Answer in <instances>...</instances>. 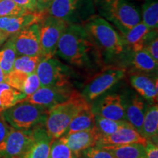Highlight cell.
I'll use <instances>...</instances> for the list:
<instances>
[{"label":"cell","mask_w":158,"mask_h":158,"mask_svg":"<svg viewBox=\"0 0 158 158\" xmlns=\"http://www.w3.org/2000/svg\"><path fill=\"white\" fill-rule=\"evenodd\" d=\"M8 42L19 56H41L40 23H34L10 36Z\"/></svg>","instance_id":"8fae6325"},{"label":"cell","mask_w":158,"mask_h":158,"mask_svg":"<svg viewBox=\"0 0 158 158\" xmlns=\"http://www.w3.org/2000/svg\"><path fill=\"white\" fill-rule=\"evenodd\" d=\"M130 83L138 94L152 103H157V78H152L149 75L138 73H132L129 77Z\"/></svg>","instance_id":"e0dca14e"},{"label":"cell","mask_w":158,"mask_h":158,"mask_svg":"<svg viewBox=\"0 0 158 158\" xmlns=\"http://www.w3.org/2000/svg\"><path fill=\"white\" fill-rule=\"evenodd\" d=\"M49 158H78V156L59 138H56L51 143Z\"/></svg>","instance_id":"f546056e"},{"label":"cell","mask_w":158,"mask_h":158,"mask_svg":"<svg viewBox=\"0 0 158 158\" xmlns=\"http://www.w3.org/2000/svg\"><path fill=\"white\" fill-rule=\"evenodd\" d=\"M147 140L138 133L133 126L121 128L118 131L110 135H100L96 146L121 145V144L138 143L145 145Z\"/></svg>","instance_id":"ac0fdd59"},{"label":"cell","mask_w":158,"mask_h":158,"mask_svg":"<svg viewBox=\"0 0 158 158\" xmlns=\"http://www.w3.org/2000/svg\"><path fill=\"white\" fill-rule=\"evenodd\" d=\"M125 73L126 69L122 67L105 65L97 73L91 75L81 94L86 101L91 103L121 81Z\"/></svg>","instance_id":"8992f818"},{"label":"cell","mask_w":158,"mask_h":158,"mask_svg":"<svg viewBox=\"0 0 158 158\" xmlns=\"http://www.w3.org/2000/svg\"><path fill=\"white\" fill-rule=\"evenodd\" d=\"M68 25L64 20L48 14L40 23V42L43 58L55 56L59 40Z\"/></svg>","instance_id":"9c48e42d"},{"label":"cell","mask_w":158,"mask_h":158,"mask_svg":"<svg viewBox=\"0 0 158 158\" xmlns=\"http://www.w3.org/2000/svg\"><path fill=\"white\" fill-rule=\"evenodd\" d=\"M14 2L29 11H37L36 0H13Z\"/></svg>","instance_id":"8d00e7d4"},{"label":"cell","mask_w":158,"mask_h":158,"mask_svg":"<svg viewBox=\"0 0 158 158\" xmlns=\"http://www.w3.org/2000/svg\"><path fill=\"white\" fill-rule=\"evenodd\" d=\"M35 73L41 86H72V80L76 74L73 67L65 64L54 56L42 59Z\"/></svg>","instance_id":"ba28073f"},{"label":"cell","mask_w":158,"mask_h":158,"mask_svg":"<svg viewBox=\"0 0 158 158\" xmlns=\"http://www.w3.org/2000/svg\"><path fill=\"white\" fill-rule=\"evenodd\" d=\"M143 49L151 55L156 62H158V37L157 29L152 31L151 35L144 45Z\"/></svg>","instance_id":"d6a6232c"},{"label":"cell","mask_w":158,"mask_h":158,"mask_svg":"<svg viewBox=\"0 0 158 158\" xmlns=\"http://www.w3.org/2000/svg\"><path fill=\"white\" fill-rule=\"evenodd\" d=\"M16 57L17 54L14 48L7 41L4 48L0 51V67L5 76L13 70Z\"/></svg>","instance_id":"f1b7e54d"},{"label":"cell","mask_w":158,"mask_h":158,"mask_svg":"<svg viewBox=\"0 0 158 158\" xmlns=\"http://www.w3.org/2000/svg\"><path fill=\"white\" fill-rule=\"evenodd\" d=\"M34 140V128L20 130L10 127L5 139L0 143V157L22 158Z\"/></svg>","instance_id":"30bf717a"},{"label":"cell","mask_w":158,"mask_h":158,"mask_svg":"<svg viewBox=\"0 0 158 158\" xmlns=\"http://www.w3.org/2000/svg\"><path fill=\"white\" fill-rule=\"evenodd\" d=\"M89 104L80 92L75 90L68 100L48 110L45 127L53 139L60 138L75 116Z\"/></svg>","instance_id":"277c9868"},{"label":"cell","mask_w":158,"mask_h":158,"mask_svg":"<svg viewBox=\"0 0 158 158\" xmlns=\"http://www.w3.org/2000/svg\"><path fill=\"white\" fill-rule=\"evenodd\" d=\"M100 135L95 127L93 129L63 135L59 138L79 157L84 150L96 146Z\"/></svg>","instance_id":"9a60e30c"},{"label":"cell","mask_w":158,"mask_h":158,"mask_svg":"<svg viewBox=\"0 0 158 158\" xmlns=\"http://www.w3.org/2000/svg\"><path fill=\"white\" fill-rule=\"evenodd\" d=\"M8 36H7V35L3 34V33L0 32V45L2 44H3V43H5L6 40H7V38H8Z\"/></svg>","instance_id":"ab89813d"},{"label":"cell","mask_w":158,"mask_h":158,"mask_svg":"<svg viewBox=\"0 0 158 158\" xmlns=\"http://www.w3.org/2000/svg\"><path fill=\"white\" fill-rule=\"evenodd\" d=\"M10 127V126L3 119V118L0 115V143L5 139Z\"/></svg>","instance_id":"f35d334b"},{"label":"cell","mask_w":158,"mask_h":158,"mask_svg":"<svg viewBox=\"0 0 158 158\" xmlns=\"http://www.w3.org/2000/svg\"><path fill=\"white\" fill-rule=\"evenodd\" d=\"M91 104L94 115L114 120H125V97L116 92L105 93Z\"/></svg>","instance_id":"7c38bea8"},{"label":"cell","mask_w":158,"mask_h":158,"mask_svg":"<svg viewBox=\"0 0 158 158\" xmlns=\"http://www.w3.org/2000/svg\"><path fill=\"white\" fill-rule=\"evenodd\" d=\"M78 158H86V157H85L84 155H81V156H79Z\"/></svg>","instance_id":"b9f144b4"},{"label":"cell","mask_w":158,"mask_h":158,"mask_svg":"<svg viewBox=\"0 0 158 158\" xmlns=\"http://www.w3.org/2000/svg\"><path fill=\"white\" fill-rule=\"evenodd\" d=\"M4 79H5V74H4L2 70L0 67V83L4 82Z\"/></svg>","instance_id":"60d3db41"},{"label":"cell","mask_w":158,"mask_h":158,"mask_svg":"<svg viewBox=\"0 0 158 158\" xmlns=\"http://www.w3.org/2000/svg\"><path fill=\"white\" fill-rule=\"evenodd\" d=\"M141 135L147 141L157 143L158 141V106L157 103H149L148 106L143 124Z\"/></svg>","instance_id":"7402d4cb"},{"label":"cell","mask_w":158,"mask_h":158,"mask_svg":"<svg viewBox=\"0 0 158 158\" xmlns=\"http://www.w3.org/2000/svg\"><path fill=\"white\" fill-rule=\"evenodd\" d=\"M56 54L71 67L97 72L105 66L102 55L83 24H69L59 40Z\"/></svg>","instance_id":"6da1fadb"},{"label":"cell","mask_w":158,"mask_h":158,"mask_svg":"<svg viewBox=\"0 0 158 158\" xmlns=\"http://www.w3.org/2000/svg\"><path fill=\"white\" fill-rule=\"evenodd\" d=\"M42 56H19L15 59L13 70L27 74L35 73L37 65L42 60Z\"/></svg>","instance_id":"83f0119b"},{"label":"cell","mask_w":158,"mask_h":158,"mask_svg":"<svg viewBox=\"0 0 158 158\" xmlns=\"http://www.w3.org/2000/svg\"><path fill=\"white\" fill-rule=\"evenodd\" d=\"M40 82L36 73L29 74L23 86V93L26 95L29 96L34 94L38 89L40 87Z\"/></svg>","instance_id":"e575fe53"},{"label":"cell","mask_w":158,"mask_h":158,"mask_svg":"<svg viewBox=\"0 0 158 158\" xmlns=\"http://www.w3.org/2000/svg\"><path fill=\"white\" fill-rule=\"evenodd\" d=\"M0 115H1V114H0Z\"/></svg>","instance_id":"ee69618b"},{"label":"cell","mask_w":158,"mask_h":158,"mask_svg":"<svg viewBox=\"0 0 158 158\" xmlns=\"http://www.w3.org/2000/svg\"><path fill=\"white\" fill-rule=\"evenodd\" d=\"M75 90L72 86H40L34 94L27 96L23 100L38 105L49 110L68 100Z\"/></svg>","instance_id":"4fadbf2b"},{"label":"cell","mask_w":158,"mask_h":158,"mask_svg":"<svg viewBox=\"0 0 158 158\" xmlns=\"http://www.w3.org/2000/svg\"><path fill=\"white\" fill-rule=\"evenodd\" d=\"M95 127L101 135H110L121 128L131 126L126 120H114L94 115Z\"/></svg>","instance_id":"4316f807"},{"label":"cell","mask_w":158,"mask_h":158,"mask_svg":"<svg viewBox=\"0 0 158 158\" xmlns=\"http://www.w3.org/2000/svg\"><path fill=\"white\" fill-rule=\"evenodd\" d=\"M94 127V115L92 112L91 103H89L75 116L63 135L93 129Z\"/></svg>","instance_id":"603a6c76"},{"label":"cell","mask_w":158,"mask_h":158,"mask_svg":"<svg viewBox=\"0 0 158 158\" xmlns=\"http://www.w3.org/2000/svg\"><path fill=\"white\" fill-rule=\"evenodd\" d=\"M152 29L141 21L129 31L122 35L126 46L129 51H135L143 49L152 33Z\"/></svg>","instance_id":"44dd1931"},{"label":"cell","mask_w":158,"mask_h":158,"mask_svg":"<svg viewBox=\"0 0 158 158\" xmlns=\"http://www.w3.org/2000/svg\"><path fill=\"white\" fill-rule=\"evenodd\" d=\"M144 149H145L146 158H158L157 143L147 141L144 145Z\"/></svg>","instance_id":"d590c367"},{"label":"cell","mask_w":158,"mask_h":158,"mask_svg":"<svg viewBox=\"0 0 158 158\" xmlns=\"http://www.w3.org/2000/svg\"><path fill=\"white\" fill-rule=\"evenodd\" d=\"M46 14L43 12L29 11L21 15L0 17V32L10 37L29 26L40 23Z\"/></svg>","instance_id":"5bb4252c"},{"label":"cell","mask_w":158,"mask_h":158,"mask_svg":"<svg viewBox=\"0 0 158 158\" xmlns=\"http://www.w3.org/2000/svg\"><path fill=\"white\" fill-rule=\"evenodd\" d=\"M47 14L64 20L68 24H84L97 13L94 0H56Z\"/></svg>","instance_id":"52a82bcc"},{"label":"cell","mask_w":158,"mask_h":158,"mask_svg":"<svg viewBox=\"0 0 158 158\" xmlns=\"http://www.w3.org/2000/svg\"><path fill=\"white\" fill-rule=\"evenodd\" d=\"M29 75L20 71L13 70L10 73L5 76L4 82L15 89L23 92L24 84Z\"/></svg>","instance_id":"1f68e13d"},{"label":"cell","mask_w":158,"mask_h":158,"mask_svg":"<svg viewBox=\"0 0 158 158\" xmlns=\"http://www.w3.org/2000/svg\"><path fill=\"white\" fill-rule=\"evenodd\" d=\"M35 140L22 158H49L53 139L45 130V125L34 128Z\"/></svg>","instance_id":"d6986e66"},{"label":"cell","mask_w":158,"mask_h":158,"mask_svg":"<svg viewBox=\"0 0 158 158\" xmlns=\"http://www.w3.org/2000/svg\"><path fill=\"white\" fill-rule=\"evenodd\" d=\"M48 110L28 101L19 102L1 113L3 119L11 127L28 130L40 125H45Z\"/></svg>","instance_id":"5b68a950"},{"label":"cell","mask_w":158,"mask_h":158,"mask_svg":"<svg viewBox=\"0 0 158 158\" xmlns=\"http://www.w3.org/2000/svg\"><path fill=\"white\" fill-rule=\"evenodd\" d=\"M82 155L86 158H115L108 150L98 146H94L84 150Z\"/></svg>","instance_id":"836d02e7"},{"label":"cell","mask_w":158,"mask_h":158,"mask_svg":"<svg viewBox=\"0 0 158 158\" xmlns=\"http://www.w3.org/2000/svg\"><path fill=\"white\" fill-rule=\"evenodd\" d=\"M149 102L135 93H131L127 98L125 97V120L141 134Z\"/></svg>","instance_id":"2e32d148"},{"label":"cell","mask_w":158,"mask_h":158,"mask_svg":"<svg viewBox=\"0 0 158 158\" xmlns=\"http://www.w3.org/2000/svg\"><path fill=\"white\" fill-rule=\"evenodd\" d=\"M128 63L134 69L141 73L155 76L157 73L158 62L154 59L144 49L139 51H129L126 56L124 64Z\"/></svg>","instance_id":"ffe728a7"},{"label":"cell","mask_w":158,"mask_h":158,"mask_svg":"<svg viewBox=\"0 0 158 158\" xmlns=\"http://www.w3.org/2000/svg\"><path fill=\"white\" fill-rule=\"evenodd\" d=\"M29 11L17 5L13 0H0V17L21 15Z\"/></svg>","instance_id":"4dcf8cb0"},{"label":"cell","mask_w":158,"mask_h":158,"mask_svg":"<svg viewBox=\"0 0 158 158\" xmlns=\"http://www.w3.org/2000/svg\"><path fill=\"white\" fill-rule=\"evenodd\" d=\"M142 158H146V157H142Z\"/></svg>","instance_id":"7bdbcfd3"},{"label":"cell","mask_w":158,"mask_h":158,"mask_svg":"<svg viewBox=\"0 0 158 158\" xmlns=\"http://www.w3.org/2000/svg\"><path fill=\"white\" fill-rule=\"evenodd\" d=\"M101 147L108 150L115 158H142L145 157L144 145L141 143H133Z\"/></svg>","instance_id":"cb8c5ba5"},{"label":"cell","mask_w":158,"mask_h":158,"mask_svg":"<svg viewBox=\"0 0 158 158\" xmlns=\"http://www.w3.org/2000/svg\"><path fill=\"white\" fill-rule=\"evenodd\" d=\"M96 13L123 35L141 21V10L129 0H94Z\"/></svg>","instance_id":"3957f363"},{"label":"cell","mask_w":158,"mask_h":158,"mask_svg":"<svg viewBox=\"0 0 158 158\" xmlns=\"http://www.w3.org/2000/svg\"><path fill=\"white\" fill-rule=\"evenodd\" d=\"M83 25L98 46L105 64H123L129 50L122 35L111 23L96 14Z\"/></svg>","instance_id":"7a4b0ae2"},{"label":"cell","mask_w":158,"mask_h":158,"mask_svg":"<svg viewBox=\"0 0 158 158\" xmlns=\"http://www.w3.org/2000/svg\"><path fill=\"white\" fill-rule=\"evenodd\" d=\"M27 95L5 82L0 83V114L22 101Z\"/></svg>","instance_id":"d4e9b609"},{"label":"cell","mask_w":158,"mask_h":158,"mask_svg":"<svg viewBox=\"0 0 158 158\" xmlns=\"http://www.w3.org/2000/svg\"><path fill=\"white\" fill-rule=\"evenodd\" d=\"M141 21L152 30L158 27V1L145 0L141 11Z\"/></svg>","instance_id":"484cf974"},{"label":"cell","mask_w":158,"mask_h":158,"mask_svg":"<svg viewBox=\"0 0 158 158\" xmlns=\"http://www.w3.org/2000/svg\"><path fill=\"white\" fill-rule=\"evenodd\" d=\"M55 1L56 0H36L37 11L47 13V10Z\"/></svg>","instance_id":"74e56055"}]
</instances>
